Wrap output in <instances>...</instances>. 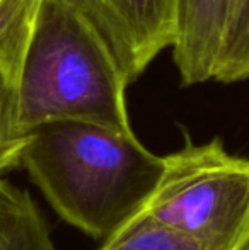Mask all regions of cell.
I'll use <instances>...</instances> for the list:
<instances>
[{"label":"cell","instance_id":"obj_9","mask_svg":"<svg viewBox=\"0 0 249 250\" xmlns=\"http://www.w3.org/2000/svg\"><path fill=\"white\" fill-rule=\"evenodd\" d=\"M243 250H249V244H248V245H246V247H244Z\"/></svg>","mask_w":249,"mask_h":250},{"label":"cell","instance_id":"obj_8","mask_svg":"<svg viewBox=\"0 0 249 250\" xmlns=\"http://www.w3.org/2000/svg\"><path fill=\"white\" fill-rule=\"evenodd\" d=\"M99 250H203L186 235L138 211L114 233L103 240Z\"/></svg>","mask_w":249,"mask_h":250},{"label":"cell","instance_id":"obj_1","mask_svg":"<svg viewBox=\"0 0 249 250\" xmlns=\"http://www.w3.org/2000/svg\"><path fill=\"white\" fill-rule=\"evenodd\" d=\"M19 165L67 223L104 240L143 209L164 157L133 131L55 121L27 133Z\"/></svg>","mask_w":249,"mask_h":250},{"label":"cell","instance_id":"obj_2","mask_svg":"<svg viewBox=\"0 0 249 250\" xmlns=\"http://www.w3.org/2000/svg\"><path fill=\"white\" fill-rule=\"evenodd\" d=\"M123 70L97 31L65 0H43L21 75L24 131L86 121L132 133Z\"/></svg>","mask_w":249,"mask_h":250},{"label":"cell","instance_id":"obj_5","mask_svg":"<svg viewBox=\"0 0 249 250\" xmlns=\"http://www.w3.org/2000/svg\"><path fill=\"white\" fill-rule=\"evenodd\" d=\"M43 0H0V174L19 165L27 133L21 125L24 58Z\"/></svg>","mask_w":249,"mask_h":250},{"label":"cell","instance_id":"obj_3","mask_svg":"<svg viewBox=\"0 0 249 250\" xmlns=\"http://www.w3.org/2000/svg\"><path fill=\"white\" fill-rule=\"evenodd\" d=\"M143 211L203 250H243L249 244V158L232 155L220 138H186L164 157Z\"/></svg>","mask_w":249,"mask_h":250},{"label":"cell","instance_id":"obj_6","mask_svg":"<svg viewBox=\"0 0 249 250\" xmlns=\"http://www.w3.org/2000/svg\"><path fill=\"white\" fill-rule=\"evenodd\" d=\"M237 0H181L174 63L184 85L215 80L232 34Z\"/></svg>","mask_w":249,"mask_h":250},{"label":"cell","instance_id":"obj_7","mask_svg":"<svg viewBox=\"0 0 249 250\" xmlns=\"http://www.w3.org/2000/svg\"><path fill=\"white\" fill-rule=\"evenodd\" d=\"M0 250H57L33 199L0 174Z\"/></svg>","mask_w":249,"mask_h":250},{"label":"cell","instance_id":"obj_4","mask_svg":"<svg viewBox=\"0 0 249 250\" xmlns=\"http://www.w3.org/2000/svg\"><path fill=\"white\" fill-rule=\"evenodd\" d=\"M97 31L135 82L180 31L181 0H65Z\"/></svg>","mask_w":249,"mask_h":250}]
</instances>
